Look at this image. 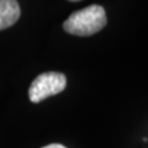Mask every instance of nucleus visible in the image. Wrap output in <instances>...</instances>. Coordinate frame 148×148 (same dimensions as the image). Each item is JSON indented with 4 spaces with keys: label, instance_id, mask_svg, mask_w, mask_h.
I'll return each mask as SVG.
<instances>
[{
    "label": "nucleus",
    "instance_id": "nucleus-1",
    "mask_svg": "<svg viewBox=\"0 0 148 148\" xmlns=\"http://www.w3.org/2000/svg\"><path fill=\"white\" fill-rule=\"evenodd\" d=\"M105 9L100 5H90L73 12L63 24L66 32L74 36H91L106 26Z\"/></svg>",
    "mask_w": 148,
    "mask_h": 148
},
{
    "label": "nucleus",
    "instance_id": "nucleus-5",
    "mask_svg": "<svg viewBox=\"0 0 148 148\" xmlns=\"http://www.w3.org/2000/svg\"><path fill=\"white\" fill-rule=\"evenodd\" d=\"M69 1H80V0H69Z\"/></svg>",
    "mask_w": 148,
    "mask_h": 148
},
{
    "label": "nucleus",
    "instance_id": "nucleus-3",
    "mask_svg": "<svg viewBox=\"0 0 148 148\" xmlns=\"http://www.w3.org/2000/svg\"><path fill=\"white\" fill-rule=\"evenodd\" d=\"M20 14V5L16 0H0V31L12 26Z\"/></svg>",
    "mask_w": 148,
    "mask_h": 148
},
{
    "label": "nucleus",
    "instance_id": "nucleus-4",
    "mask_svg": "<svg viewBox=\"0 0 148 148\" xmlns=\"http://www.w3.org/2000/svg\"><path fill=\"white\" fill-rule=\"evenodd\" d=\"M42 148H67V147H64L62 145H57V143H53V145H48V146L42 147Z\"/></svg>",
    "mask_w": 148,
    "mask_h": 148
},
{
    "label": "nucleus",
    "instance_id": "nucleus-2",
    "mask_svg": "<svg viewBox=\"0 0 148 148\" xmlns=\"http://www.w3.org/2000/svg\"><path fill=\"white\" fill-rule=\"evenodd\" d=\"M67 78L58 72L42 73L35 78L29 89V96L32 103H40L52 95L59 94L66 89Z\"/></svg>",
    "mask_w": 148,
    "mask_h": 148
}]
</instances>
